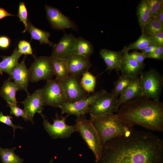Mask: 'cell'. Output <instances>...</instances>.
Returning a JSON list of instances; mask_svg holds the SVG:
<instances>
[{
  "mask_svg": "<svg viewBox=\"0 0 163 163\" xmlns=\"http://www.w3.org/2000/svg\"><path fill=\"white\" fill-rule=\"evenodd\" d=\"M102 146L99 163H163V141L150 132L133 130Z\"/></svg>",
  "mask_w": 163,
  "mask_h": 163,
  "instance_id": "obj_1",
  "label": "cell"
},
{
  "mask_svg": "<svg viewBox=\"0 0 163 163\" xmlns=\"http://www.w3.org/2000/svg\"><path fill=\"white\" fill-rule=\"evenodd\" d=\"M116 114L129 125L153 131L163 130V105L159 101L140 97L122 104Z\"/></svg>",
  "mask_w": 163,
  "mask_h": 163,
  "instance_id": "obj_2",
  "label": "cell"
},
{
  "mask_svg": "<svg viewBox=\"0 0 163 163\" xmlns=\"http://www.w3.org/2000/svg\"><path fill=\"white\" fill-rule=\"evenodd\" d=\"M90 119L102 145L112 139L129 134L134 130L133 126L124 122L114 113Z\"/></svg>",
  "mask_w": 163,
  "mask_h": 163,
  "instance_id": "obj_3",
  "label": "cell"
},
{
  "mask_svg": "<svg viewBox=\"0 0 163 163\" xmlns=\"http://www.w3.org/2000/svg\"><path fill=\"white\" fill-rule=\"evenodd\" d=\"M75 124L77 132H79L94 153L95 161L98 162L101 156L103 146L97 132L91 120L86 119L84 116L77 117Z\"/></svg>",
  "mask_w": 163,
  "mask_h": 163,
  "instance_id": "obj_4",
  "label": "cell"
},
{
  "mask_svg": "<svg viewBox=\"0 0 163 163\" xmlns=\"http://www.w3.org/2000/svg\"><path fill=\"white\" fill-rule=\"evenodd\" d=\"M139 77L141 97L159 101L162 91V80L154 69L142 72Z\"/></svg>",
  "mask_w": 163,
  "mask_h": 163,
  "instance_id": "obj_5",
  "label": "cell"
},
{
  "mask_svg": "<svg viewBox=\"0 0 163 163\" xmlns=\"http://www.w3.org/2000/svg\"><path fill=\"white\" fill-rule=\"evenodd\" d=\"M41 90L44 106L59 108L67 102L61 82L56 78L47 81Z\"/></svg>",
  "mask_w": 163,
  "mask_h": 163,
  "instance_id": "obj_6",
  "label": "cell"
},
{
  "mask_svg": "<svg viewBox=\"0 0 163 163\" xmlns=\"http://www.w3.org/2000/svg\"><path fill=\"white\" fill-rule=\"evenodd\" d=\"M69 115H68L66 117L59 116L56 113L55 118L53 119V124H51L46 119L43 114L41 116L43 119L44 127L52 138L54 139L67 138L73 133L77 132L75 124L69 125L66 123V119Z\"/></svg>",
  "mask_w": 163,
  "mask_h": 163,
  "instance_id": "obj_7",
  "label": "cell"
},
{
  "mask_svg": "<svg viewBox=\"0 0 163 163\" xmlns=\"http://www.w3.org/2000/svg\"><path fill=\"white\" fill-rule=\"evenodd\" d=\"M118 98L111 92H107L97 98L89 107L90 119L117 113Z\"/></svg>",
  "mask_w": 163,
  "mask_h": 163,
  "instance_id": "obj_8",
  "label": "cell"
},
{
  "mask_svg": "<svg viewBox=\"0 0 163 163\" xmlns=\"http://www.w3.org/2000/svg\"><path fill=\"white\" fill-rule=\"evenodd\" d=\"M35 60L28 69L30 81L35 82L42 80L48 81L54 75L51 57L34 56Z\"/></svg>",
  "mask_w": 163,
  "mask_h": 163,
  "instance_id": "obj_9",
  "label": "cell"
},
{
  "mask_svg": "<svg viewBox=\"0 0 163 163\" xmlns=\"http://www.w3.org/2000/svg\"><path fill=\"white\" fill-rule=\"evenodd\" d=\"M107 92L102 89L91 95H88L85 97L74 102H67L59 108L61 114L67 113L77 117H83L88 113L89 107L94 101L103 94Z\"/></svg>",
  "mask_w": 163,
  "mask_h": 163,
  "instance_id": "obj_10",
  "label": "cell"
},
{
  "mask_svg": "<svg viewBox=\"0 0 163 163\" xmlns=\"http://www.w3.org/2000/svg\"><path fill=\"white\" fill-rule=\"evenodd\" d=\"M76 40L72 34H65L58 43L53 46L51 56L67 59L74 53Z\"/></svg>",
  "mask_w": 163,
  "mask_h": 163,
  "instance_id": "obj_11",
  "label": "cell"
},
{
  "mask_svg": "<svg viewBox=\"0 0 163 163\" xmlns=\"http://www.w3.org/2000/svg\"><path fill=\"white\" fill-rule=\"evenodd\" d=\"M61 82L68 102L75 101L88 95L82 87L77 77L69 75Z\"/></svg>",
  "mask_w": 163,
  "mask_h": 163,
  "instance_id": "obj_12",
  "label": "cell"
},
{
  "mask_svg": "<svg viewBox=\"0 0 163 163\" xmlns=\"http://www.w3.org/2000/svg\"><path fill=\"white\" fill-rule=\"evenodd\" d=\"M46 15L51 26L54 29L61 30L74 27L72 21L58 9L45 5Z\"/></svg>",
  "mask_w": 163,
  "mask_h": 163,
  "instance_id": "obj_13",
  "label": "cell"
},
{
  "mask_svg": "<svg viewBox=\"0 0 163 163\" xmlns=\"http://www.w3.org/2000/svg\"><path fill=\"white\" fill-rule=\"evenodd\" d=\"M21 103L32 123H34L33 118L35 113H38L41 116L43 115L42 112L44 105L41 89L37 90L31 94L27 95Z\"/></svg>",
  "mask_w": 163,
  "mask_h": 163,
  "instance_id": "obj_14",
  "label": "cell"
},
{
  "mask_svg": "<svg viewBox=\"0 0 163 163\" xmlns=\"http://www.w3.org/2000/svg\"><path fill=\"white\" fill-rule=\"evenodd\" d=\"M67 61L69 75L77 77L88 71L92 66L89 57L74 53Z\"/></svg>",
  "mask_w": 163,
  "mask_h": 163,
  "instance_id": "obj_15",
  "label": "cell"
},
{
  "mask_svg": "<svg viewBox=\"0 0 163 163\" xmlns=\"http://www.w3.org/2000/svg\"><path fill=\"white\" fill-rule=\"evenodd\" d=\"M123 56L120 70L122 75L134 78L142 72L144 64L139 63L130 58L128 55L129 51L125 47L123 50Z\"/></svg>",
  "mask_w": 163,
  "mask_h": 163,
  "instance_id": "obj_16",
  "label": "cell"
},
{
  "mask_svg": "<svg viewBox=\"0 0 163 163\" xmlns=\"http://www.w3.org/2000/svg\"><path fill=\"white\" fill-rule=\"evenodd\" d=\"M26 55L20 62L18 63L9 75V78L13 80L19 90H24L27 95L29 94L27 87L30 81L28 69L25 61Z\"/></svg>",
  "mask_w": 163,
  "mask_h": 163,
  "instance_id": "obj_17",
  "label": "cell"
},
{
  "mask_svg": "<svg viewBox=\"0 0 163 163\" xmlns=\"http://www.w3.org/2000/svg\"><path fill=\"white\" fill-rule=\"evenodd\" d=\"M100 54L106 65L107 70L115 69L117 72L120 70L123 56V50L116 51L103 49Z\"/></svg>",
  "mask_w": 163,
  "mask_h": 163,
  "instance_id": "obj_18",
  "label": "cell"
},
{
  "mask_svg": "<svg viewBox=\"0 0 163 163\" xmlns=\"http://www.w3.org/2000/svg\"><path fill=\"white\" fill-rule=\"evenodd\" d=\"M140 97H141V90L139 77H138L133 79L118 98V109L124 103Z\"/></svg>",
  "mask_w": 163,
  "mask_h": 163,
  "instance_id": "obj_19",
  "label": "cell"
},
{
  "mask_svg": "<svg viewBox=\"0 0 163 163\" xmlns=\"http://www.w3.org/2000/svg\"><path fill=\"white\" fill-rule=\"evenodd\" d=\"M9 78L4 81L0 90L2 97L7 102L8 104L17 105L16 94L19 89L16 84Z\"/></svg>",
  "mask_w": 163,
  "mask_h": 163,
  "instance_id": "obj_20",
  "label": "cell"
},
{
  "mask_svg": "<svg viewBox=\"0 0 163 163\" xmlns=\"http://www.w3.org/2000/svg\"><path fill=\"white\" fill-rule=\"evenodd\" d=\"M22 55L18 48L16 47L11 55L2 56V60L0 62L1 72H5L9 75L18 63L19 59Z\"/></svg>",
  "mask_w": 163,
  "mask_h": 163,
  "instance_id": "obj_21",
  "label": "cell"
},
{
  "mask_svg": "<svg viewBox=\"0 0 163 163\" xmlns=\"http://www.w3.org/2000/svg\"><path fill=\"white\" fill-rule=\"evenodd\" d=\"M51 57L53 68L56 78L62 82L69 75L67 59Z\"/></svg>",
  "mask_w": 163,
  "mask_h": 163,
  "instance_id": "obj_22",
  "label": "cell"
},
{
  "mask_svg": "<svg viewBox=\"0 0 163 163\" xmlns=\"http://www.w3.org/2000/svg\"><path fill=\"white\" fill-rule=\"evenodd\" d=\"M27 31L30 34L31 40H38L40 44H48L50 46L53 45V43L49 39L50 36V33L36 27L29 20Z\"/></svg>",
  "mask_w": 163,
  "mask_h": 163,
  "instance_id": "obj_23",
  "label": "cell"
},
{
  "mask_svg": "<svg viewBox=\"0 0 163 163\" xmlns=\"http://www.w3.org/2000/svg\"><path fill=\"white\" fill-rule=\"evenodd\" d=\"M136 14L142 33L145 26L151 18L148 0L140 2L137 8Z\"/></svg>",
  "mask_w": 163,
  "mask_h": 163,
  "instance_id": "obj_24",
  "label": "cell"
},
{
  "mask_svg": "<svg viewBox=\"0 0 163 163\" xmlns=\"http://www.w3.org/2000/svg\"><path fill=\"white\" fill-rule=\"evenodd\" d=\"M93 52V47L90 42L82 37L77 38L74 54L89 57Z\"/></svg>",
  "mask_w": 163,
  "mask_h": 163,
  "instance_id": "obj_25",
  "label": "cell"
},
{
  "mask_svg": "<svg viewBox=\"0 0 163 163\" xmlns=\"http://www.w3.org/2000/svg\"><path fill=\"white\" fill-rule=\"evenodd\" d=\"M16 147L12 149H3L0 147V156L3 163H22L24 159L15 154Z\"/></svg>",
  "mask_w": 163,
  "mask_h": 163,
  "instance_id": "obj_26",
  "label": "cell"
},
{
  "mask_svg": "<svg viewBox=\"0 0 163 163\" xmlns=\"http://www.w3.org/2000/svg\"><path fill=\"white\" fill-rule=\"evenodd\" d=\"M80 83L86 93L93 92L94 91L96 85V78L94 75L88 71L82 74Z\"/></svg>",
  "mask_w": 163,
  "mask_h": 163,
  "instance_id": "obj_27",
  "label": "cell"
},
{
  "mask_svg": "<svg viewBox=\"0 0 163 163\" xmlns=\"http://www.w3.org/2000/svg\"><path fill=\"white\" fill-rule=\"evenodd\" d=\"M161 32H163V24L156 17H153L146 24L142 34L150 36Z\"/></svg>",
  "mask_w": 163,
  "mask_h": 163,
  "instance_id": "obj_28",
  "label": "cell"
},
{
  "mask_svg": "<svg viewBox=\"0 0 163 163\" xmlns=\"http://www.w3.org/2000/svg\"><path fill=\"white\" fill-rule=\"evenodd\" d=\"M156 44L151 38L144 34H142L139 38L135 42L126 46L129 51L131 50H142L148 46L152 44Z\"/></svg>",
  "mask_w": 163,
  "mask_h": 163,
  "instance_id": "obj_29",
  "label": "cell"
},
{
  "mask_svg": "<svg viewBox=\"0 0 163 163\" xmlns=\"http://www.w3.org/2000/svg\"><path fill=\"white\" fill-rule=\"evenodd\" d=\"M134 78L122 75L115 82L114 87L111 93L118 97L130 84Z\"/></svg>",
  "mask_w": 163,
  "mask_h": 163,
  "instance_id": "obj_30",
  "label": "cell"
},
{
  "mask_svg": "<svg viewBox=\"0 0 163 163\" xmlns=\"http://www.w3.org/2000/svg\"><path fill=\"white\" fill-rule=\"evenodd\" d=\"M18 16L20 21L24 24L25 28L22 32H25L27 29L28 25V11L24 2H21L19 4Z\"/></svg>",
  "mask_w": 163,
  "mask_h": 163,
  "instance_id": "obj_31",
  "label": "cell"
},
{
  "mask_svg": "<svg viewBox=\"0 0 163 163\" xmlns=\"http://www.w3.org/2000/svg\"><path fill=\"white\" fill-rule=\"evenodd\" d=\"M150 18L157 17L158 12L163 7L162 0H148Z\"/></svg>",
  "mask_w": 163,
  "mask_h": 163,
  "instance_id": "obj_32",
  "label": "cell"
},
{
  "mask_svg": "<svg viewBox=\"0 0 163 163\" xmlns=\"http://www.w3.org/2000/svg\"><path fill=\"white\" fill-rule=\"evenodd\" d=\"M10 108V113L15 117H21L25 121L30 120V119L24 109H22L17 105L8 104Z\"/></svg>",
  "mask_w": 163,
  "mask_h": 163,
  "instance_id": "obj_33",
  "label": "cell"
},
{
  "mask_svg": "<svg viewBox=\"0 0 163 163\" xmlns=\"http://www.w3.org/2000/svg\"><path fill=\"white\" fill-rule=\"evenodd\" d=\"M19 52L22 54L33 55L32 49L30 43L25 40L20 41L17 47Z\"/></svg>",
  "mask_w": 163,
  "mask_h": 163,
  "instance_id": "obj_34",
  "label": "cell"
},
{
  "mask_svg": "<svg viewBox=\"0 0 163 163\" xmlns=\"http://www.w3.org/2000/svg\"><path fill=\"white\" fill-rule=\"evenodd\" d=\"M12 117L10 115H4L2 111L0 113V122L4 123L8 126L11 127L13 129L14 137L15 130L17 129H23V128L21 126L15 125L13 123Z\"/></svg>",
  "mask_w": 163,
  "mask_h": 163,
  "instance_id": "obj_35",
  "label": "cell"
},
{
  "mask_svg": "<svg viewBox=\"0 0 163 163\" xmlns=\"http://www.w3.org/2000/svg\"><path fill=\"white\" fill-rule=\"evenodd\" d=\"M146 58L161 60L163 59V46H160L151 53L145 55Z\"/></svg>",
  "mask_w": 163,
  "mask_h": 163,
  "instance_id": "obj_36",
  "label": "cell"
},
{
  "mask_svg": "<svg viewBox=\"0 0 163 163\" xmlns=\"http://www.w3.org/2000/svg\"><path fill=\"white\" fill-rule=\"evenodd\" d=\"M128 55L130 58L142 64H144V61L146 58L145 55L136 51L130 53H128Z\"/></svg>",
  "mask_w": 163,
  "mask_h": 163,
  "instance_id": "obj_37",
  "label": "cell"
},
{
  "mask_svg": "<svg viewBox=\"0 0 163 163\" xmlns=\"http://www.w3.org/2000/svg\"><path fill=\"white\" fill-rule=\"evenodd\" d=\"M149 37L155 43L163 46V32L158 33Z\"/></svg>",
  "mask_w": 163,
  "mask_h": 163,
  "instance_id": "obj_38",
  "label": "cell"
},
{
  "mask_svg": "<svg viewBox=\"0 0 163 163\" xmlns=\"http://www.w3.org/2000/svg\"><path fill=\"white\" fill-rule=\"evenodd\" d=\"M11 40L10 38L5 36H0V48L5 49L10 45Z\"/></svg>",
  "mask_w": 163,
  "mask_h": 163,
  "instance_id": "obj_39",
  "label": "cell"
},
{
  "mask_svg": "<svg viewBox=\"0 0 163 163\" xmlns=\"http://www.w3.org/2000/svg\"><path fill=\"white\" fill-rule=\"evenodd\" d=\"M160 46H161L156 44H152L142 50L141 53L144 55H146L151 53Z\"/></svg>",
  "mask_w": 163,
  "mask_h": 163,
  "instance_id": "obj_40",
  "label": "cell"
},
{
  "mask_svg": "<svg viewBox=\"0 0 163 163\" xmlns=\"http://www.w3.org/2000/svg\"><path fill=\"white\" fill-rule=\"evenodd\" d=\"M14 16L15 15L9 13L3 8H0V20L8 16Z\"/></svg>",
  "mask_w": 163,
  "mask_h": 163,
  "instance_id": "obj_41",
  "label": "cell"
},
{
  "mask_svg": "<svg viewBox=\"0 0 163 163\" xmlns=\"http://www.w3.org/2000/svg\"><path fill=\"white\" fill-rule=\"evenodd\" d=\"M156 18L163 24V7L158 12Z\"/></svg>",
  "mask_w": 163,
  "mask_h": 163,
  "instance_id": "obj_42",
  "label": "cell"
},
{
  "mask_svg": "<svg viewBox=\"0 0 163 163\" xmlns=\"http://www.w3.org/2000/svg\"><path fill=\"white\" fill-rule=\"evenodd\" d=\"M0 74H1V75H2V72L1 71H0Z\"/></svg>",
  "mask_w": 163,
  "mask_h": 163,
  "instance_id": "obj_43",
  "label": "cell"
}]
</instances>
